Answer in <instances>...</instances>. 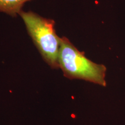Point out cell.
Masks as SVG:
<instances>
[{"mask_svg": "<svg viewBox=\"0 0 125 125\" xmlns=\"http://www.w3.org/2000/svg\"><path fill=\"white\" fill-rule=\"evenodd\" d=\"M59 64V68L68 79L107 86V67L87 58L83 52L79 51L65 37H60Z\"/></svg>", "mask_w": 125, "mask_h": 125, "instance_id": "obj_1", "label": "cell"}, {"mask_svg": "<svg viewBox=\"0 0 125 125\" xmlns=\"http://www.w3.org/2000/svg\"><path fill=\"white\" fill-rule=\"evenodd\" d=\"M19 15L45 62L52 69H58L60 37L56 33L54 20L32 11L21 10Z\"/></svg>", "mask_w": 125, "mask_h": 125, "instance_id": "obj_2", "label": "cell"}, {"mask_svg": "<svg viewBox=\"0 0 125 125\" xmlns=\"http://www.w3.org/2000/svg\"><path fill=\"white\" fill-rule=\"evenodd\" d=\"M31 0H0V12L12 17H16L21 11L23 6Z\"/></svg>", "mask_w": 125, "mask_h": 125, "instance_id": "obj_3", "label": "cell"}]
</instances>
